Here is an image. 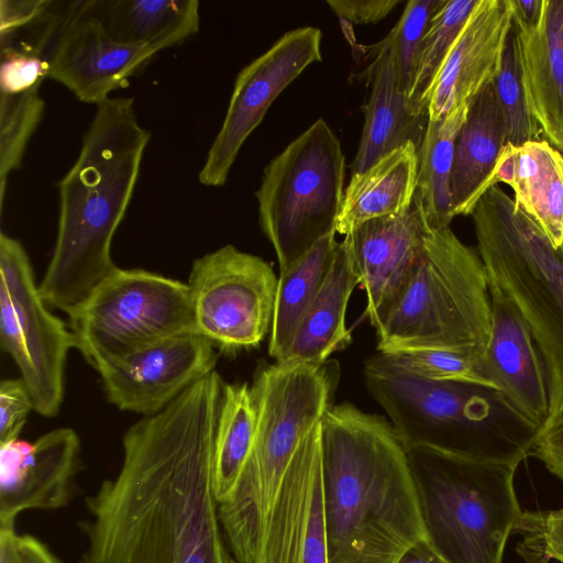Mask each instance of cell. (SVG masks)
Here are the masks:
<instances>
[{"label":"cell","instance_id":"obj_1","mask_svg":"<svg viewBox=\"0 0 563 563\" xmlns=\"http://www.w3.org/2000/svg\"><path fill=\"white\" fill-rule=\"evenodd\" d=\"M222 388L206 376L126 430L119 470L85 499L79 563H239L213 487Z\"/></svg>","mask_w":563,"mask_h":563},{"label":"cell","instance_id":"obj_2","mask_svg":"<svg viewBox=\"0 0 563 563\" xmlns=\"http://www.w3.org/2000/svg\"><path fill=\"white\" fill-rule=\"evenodd\" d=\"M321 449L328 563H397L428 539L408 453L388 420L333 406Z\"/></svg>","mask_w":563,"mask_h":563},{"label":"cell","instance_id":"obj_3","mask_svg":"<svg viewBox=\"0 0 563 563\" xmlns=\"http://www.w3.org/2000/svg\"><path fill=\"white\" fill-rule=\"evenodd\" d=\"M150 137L137 121L133 98H109L97 106L79 155L58 183L57 236L38 285L47 307L68 314L118 268L111 242L132 199Z\"/></svg>","mask_w":563,"mask_h":563},{"label":"cell","instance_id":"obj_4","mask_svg":"<svg viewBox=\"0 0 563 563\" xmlns=\"http://www.w3.org/2000/svg\"><path fill=\"white\" fill-rule=\"evenodd\" d=\"M365 386L405 448H428L520 464L538 429L493 388L415 375L378 353L364 364Z\"/></svg>","mask_w":563,"mask_h":563},{"label":"cell","instance_id":"obj_5","mask_svg":"<svg viewBox=\"0 0 563 563\" xmlns=\"http://www.w3.org/2000/svg\"><path fill=\"white\" fill-rule=\"evenodd\" d=\"M339 364L261 366L251 391L256 429L253 451L232 494L219 504L220 521L239 563H255L264 523L301 441L333 407Z\"/></svg>","mask_w":563,"mask_h":563},{"label":"cell","instance_id":"obj_6","mask_svg":"<svg viewBox=\"0 0 563 563\" xmlns=\"http://www.w3.org/2000/svg\"><path fill=\"white\" fill-rule=\"evenodd\" d=\"M490 319L489 282L478 252L450 227L428 228L411 277L376 331L377 350L452 351L483 362Z\"/></svg>","mask_w":563,"mask_h":563},{"label":"cell","instance_id":"obj_7","mask_svg":"<svg viewBox=\"0 0 563 563\" xmlns=\"http://www.w3.org/2000/svg\"><path fill=\"white\" fill-rule=\"evenodd\" d=\"M471 217L488 280L514 302L544 362L547 428L563 416V246L555 249L498 185L483 195Z\"/></svg>","mask_w":563,"mask_h":563},{"label":"cell","instance_id":"obj_8","mask_svg":"<svg viewBox=\"0 0 563 563\" xmlns=\"http://www.w3.org/2000/svg\"><path fill=\"white\" fill-rule=\"evenodd\" d=\"M428 539L450 563H501L523 512L519 464L407 448Z\"/></svg>","mask_w":563,"mask_h":563},{"label":"cell","instance_id":"obj_9","mask_svg":"<svg viewBox=\"0 0 563 563\" xmlns=\"http://www.w3.org/2000/svg\"><path fill=\"white\" fill-rule=\"evenodd\" d=\"M345 157L341 143L318 119L264 169L255 197L262 232L279 269L336 233L343 200Z\"/></svg>","mask_w":563,"mask_h":563},{"label":"cell","instance_id":"obj_10","mask_svg":"<svg viewBox=\"0 0 563 563\" xmlns=\"http://www.w3.org/2000/svg\"><path fill=\"white\" fill-rule=\"evenodd\" d=\"M75 349L93 367L195 332L188 284L118 267L68 314Z\"/></svg>","mask_w":563,"mask_h":563},{"label":"cell","instance_id":"obj_11","mask_svg":"<svg viewBox=\"0 0 563 563\" xmlns=\"http://www.w3.org/2000/svg\"><path fill=\"white\" fill-rule=\"evenodd\" d=\"M0 344L15 362L34 410L52 418L64 398V373L74 335L51 313L20 241L0 234Z\"/></svg>","mask_w":563,"mask_h":563},{"label":"cell","instance_id":"obj_12","mask_svg":"<svg viewBox=\"0 0 563 563\" xmlns=\"http://www.w3.org/2000/svg\"><path fill=\"white\" fill-rule=\"evenodd\" d=\"M278 277L263 258L227 244L192 262L188 287L195 332L231 353L271 332Z\"/></svg>","mask_w":563,"mask_h":563},{"label":"cell","instance_id":"obj_13","mask_svg":"<svg viewBox=\"0 0 563 563\" xmlns=\"http://www.w3.org/2000/svg\"><path fill=\"white\" fill-rule=\"evenodd\" d=\"M321 38V31L312 26L288 31L241 69L222 126L199 172L202 185L220 187L227 183L243 143L260 125L273 101L310 64L322 59Z\"/></svg>","mask_w":563,"mask_h":563},{"label":"cell","instance_id":"obj_14","mask_svg":"<svg viewBox=\"0 0 563 563\" xmlns=\"http://www.w3.org/2000/svg\"><path fill=\"white\" fill-rule=\"evenodd\" d=\"M158 52L113 40L91 12L90 0L67 1L47 54L48 78L98 106L126 87Z\"/></svg>","mask_w":563,"mask_h":563},{"label":"cell","instance_id":"obj_15","mask_svg":"<svg viewBox=\"0 0 563 563\" xmlns=\"http://www.w3.org/2000/svg\"><path fill=\"white\" fill-rule=\"evenodd\" d=\"M216 346L196 332L177 335L129 355L106 360L98 371L118 409L152 416L214 371Z\"/></svg>","mask_w":563,"mask_h":563},{"label":"cell","instance_id":"obj_16","mask_svg":"<svg viewBox=\"0 0 563 563\" xmlns=\"http://www.w3.org/2000/svg\"><path fill=\"white\" fill-rule=\"evenodd\" d=\"M255 563H328L321 423L290 460L264 523Z\"/></svg>","mask_w":563,"mask_h":563},{"label":"cell","instance_id":"obj_17","mask_svg":"<svg viewBox=\"0 0 563 563\" xmlns=\"http://www.w3.org/2000/svg\"><path fill=\"white\" fill-rule=\"evenodd\" d=\"M80 452L79 437L70 428L52 430L33 443H0V530H15L25 511L66 507L80 470Z\"/></svg>","mask_w":563,"mask_h":563},{"label":"cell","instance_id":"obj_18","mask_svg":"<svg viewBox=\"0 0 563 563\" xmlns=\"http://www.w3.org/2000/svg\"><path fill=\"white\" fill-rule=\"evenodd\" d=\"M428 228L412 202L407 212L368 220L344 235L366 294L365 314L375 331L406 288L423 252Z\"/></svg>","mask_w":563,"mask_h":563},{"label":"cell","instance_id":"obj_19","mask_svg":"<svg viewBox=\"0 0 563 563\" xmlns=\"http://www.w3.org/2000/svg\"><path fill=\"white\" fill-rule=\"evenodd\" d=\"M489 294L492 319L488 346L482 362L484 372L505 400L540 431L549 417L544 362L510 298L492 282Z\"/></svg>","mask_w":563,"mask_h":563},{"label":"cell","instance_id":"obj_20","mask_svg":"<svg viewBox=\"0 0 563 563\" xmlns=\"http://www.w3.org/2000/svg\"><path fill=\"white\" fill-rule=\"evenodd\" d=\"M512 25L508 0H478L432 84L429 120L442 119L494 82Z\"/></svg>","mask_w":563,"mask_h":563},{"label":"cell","instance_id":"obj_21","mask_svg":"<svg viewBox=\"0 0 563 563\" xmlns=\"http://www.w3.org/2000/svg\"><path fill=\"white\" fill-rule=\"evenodd\" d=\"M372 48L375 56L367 68L369 96L351 175L363 173L406 143L412 142L419 150L429 120L413 111L404 92L389 34Z\"/></svg>","mask_w":563,"mask_h":563},{"label":"cell","instance_id":"obj_22","mask_svg":"<svg viewBox=\"0 0 563 563\" xmlns=\"http://www.w3.org/2000/svg\"><path fill=\"white\" fill-rule=\"evenodd\" d=\"M514 29L530 113L547 141L563 153V0H543L534 26Z\"/></svg>","mask_w":563,"mask_h":563},{"label":"cell","instance_id":"obj_23","mask_svg":"<svg viewBox=\"0 0 563 563\" xmlns=\"http://www.w3.org/2000/svg\"><path fill=\"white\" fill-rule=\"evenodd\" d=\"M495 185H508L515 207L544 232L555 249L563 246V153L547 140L506 144L497 162Z\"/></svg>","mask_w":563,"mask_h":563},{"label":"cell","instance_id":"obj_24","mask_svg":"<svg viewBox=\"0 0 563 563\" xmlns=\"http://www.w3.org/2000/svg\"><path fill=\"white\" fill-rule=\"evenodd\" d=\"M506 144L504 119L490 84L470 101L455 141L451 175L454 217L471 216L483 195L496 186L495 170Z\"/></svg>","mask_w":563,"mask_h":563},{"label":"cell","instance_id":"obj_25","mask_svg":"<svg viewBox=\"0 0 563 563\" xmlns=\"http://www.w3.org/2000/svg\"><path fill=\"white\" fill-rule=\"evenodd\" d=\"M358 278L349 244L338 242L325 278L307 309L296 334L279 361L321 364L336 351L350 345L352 336L345 323L350 297Z\"/></svg>","mask_w":563,"mask_h":563},{"label":"cell","instance_id":"obj_26","mask_svg":"<svg viewBox=\"0 0 563 563\" xmlns=\"http://www.w3.org/2000/svg\"><path fill=\"white\" fill-rule=\"evenodd\" d=\"M417 175L418 148L412 142L384 155L363 173L351 175L336 233L345 235L368 220L407 212L413 202Z\"/></svg>","mask_w":563,"mask_h":563},{"label":"cell","instance_id":"obj_27","mask_svg":"<svg viewBox=\"0 0 563 563\" xmlns=\"http://www.w3.org/2000/svg\"><path fill=\"white\" fill-rule=\"evenodd\" d=\"M90 10L113 40L157 51L183 43L199 29L197 0H90Z\"/></svg>","mask_w":563,"mask_h":563},{"label":"cell","instance_id":"obj_28","mask_svg":"<svg viewBox=\"0 0 563 563\" xmlns=\"http://www.w3.org/2000/svg\"><path fill=\"white\" fill-rule=\"evenodd\" d=\"M468 103L439 120H428L418 150V175L413 205L430 229L450 227L454 216L451 201V175L455 141L463 125Z\"/></svg>","mask_w":563,"mask_h":563},{"label":"cell","instance_id":"obj_29","mask_svg":"<svg viewBox=\"0 0 563 563\" xmlns=\"http://www.w3.org/2000/svg\"><path fill=\"white\" fill-rule=\"evenodd\" d=\"M338 242L335 234L320 240L310 251L279 269L268 354L279 361L319 291L330 267Z\"/></svg>","mask_w":563,"mask_h":563},{"label":"cell","instance_id":"obj_30","mask_svg":"<svg viewBox=\"0 0 563 563\" xmlns=\"http://www.w3.org/2000/svg\"><path fill=\"white\" fill-rule=\"evenodd\" d=\"M256 416L247 383H225L213 450V487L218 503L234 490L255 442Z\"/></svg>","mask_w":563,"mask_h":563},{"label":"cell","instance_id":"obj_31","mask_svg":"<svg viewBox=\"0 0 563 563\" xmlns=\"http://www.w3.org/2000/svg\"><path fill=\"white\" fill-rule=\"evenodd\" d=\"M478 0H442L424 35L415 82L409 97L413 111L428 115L432 84Z\"/></svg>","mask_w":563,"mask_h":563},{"label":"cell","instance_id":"obj_32","mask_svg":"<svg viewBox=\"0 0 563 563\" xmlns=\"http://www.w3.org/2000/svg\"><path fill=\"white\" fill-rule=\"evenodd\" d=\"M38 87L0 97V202L3 206L7 178L21 167L27 143L44 113Z\"/></svg>","mask_w":563,"mask_h":563},{"label":"cell","instance_id":"obj_33","mask_svg":"<svg viewBox=\"0 0 563 563\" xmlns=\"http://www.w3.org/2000/svg\"><path fill=\"white\" fill-rule=\"evenodd\" d=\"M493 85L505 123L507 144L519 146L539 140L541 130L528 107L514 25Z\"/></svg>","mask_w":563,"mask_h":563},{"label":"cell","instance_id":"obj_34","mask_svg":"<svg viewBox=\"0 0 563 563\" xmlns=\"http://www.w3.org/2000/svg\"><path fill=\"white\" fill-rule=\"evenodd\" d=\"M382 355L396 366L424 378L470 383L497 390L486 376L482 361L466 354L442 350H421Z\"/></svg>","mask_w":563,"mask_h":563},{"label":"cell","instance_id":"obj_35","mask_svg":"<svg viewBox=\"0 0 563 563\" xmlns=\"http://www.w3.org/2000/svg\"><path fill=\"white\" fill-rule=\"evenodd\" d=\"M442 0H410L388 33L396 52L400 82L408 100L415 82L424 35Z\"/></svg>","mask_w":563,"mask_h":563},{"label":"cell","instance_id":"obj_36","mask_svg":"<svg viewBox=\"0 0 563 563\" xmlns=\"http://www.w3.org/2000/svg\"><path fill=\"white\" fill-rule=\"evenodd\" d=\"M48 73V62L42 56L13 45L1 46V93L16 95L40 87Z\"/></svg>","mask_w":563,"mask_h":563},{"label":"cell","instance_id":"obj_37","mask_svg":"<svg viewBox=\"0 0 563 563\" xmlns=\"http://www.w3.org/2000/svg\"><path fill=\"white\" fill-rule=\"evenodd\" d=\"M34 409L32 396L24 380L11 378L0 385V443L15 441Z\"/></svg>","mask_w":563,"mask_h":563},{"label":"cell","instance_id":"obj_38","mask_svg":"<svg viewBox=\"0 0 563 563\" xmlns=\"http://www.w3.org/2000/svg\"><path fill=\"white\" fill-rule=\"evenodd\" d=\"M529 533L538 552L563 563V508L552 511L529 512Z\"/></svg>","mask_w":563,"mask_h":563},{"label":"cell","instance_id":"obj_39","mask_svg":"<svg viewBox=\"0 0 563 563\" xmlns=\"http://www.w3.org/2000/svg\"><path fill=\"white\" fill-rule=\"evenodd\" d=\"M47 0H0L1 41H7L19 30L31 26L45 11Z\"/></svg>","mask_w":563,"mask_h":563},{"label":"cell","instance_id":"obj_40","mask_svg":"<svg viewBox=\"0 0 563 563\" xmlns=\"http://www.w3.org/2000/svg\"><path fill=\"white\" fill-rule=\"evenodd\" d=\"M328 5L340 18L351 23H377L386 18L399 0H328Z\"/></svg>","mask_w":563,"mask_h":563},{"label":"cell","instance_id":"obj_41","mask_svg":"<svg viewBox=\"0 0 563 563\" xmlns=\"http://www.w3.org/2000/svg\"><path fill=\"white\" fill-rule=\"evenodd\" d=\"M532 456L540 460L549 472L563 481V416L538 432Z\"/></svg>","mask_w":563,"mask_h":563},{"label":"cell","instance_id":"obj_42","mask_svg":"<svg viewBox=\"0 0 563 563\" xmlns=\"http://www.w3.org/2000/svg\"><path fill=\"white\" fill-rule=\"evenodd\" d=\"M18 548L25 563H62L58 556L34 536L19 533Z\"/></svg>","mask_w":563,"mask_h":563},{"label":"cell","instance_id":"obj_43","mask_svg":"<svg viewBox=\"0 0 563 563\" xmlns=\"http://www.w3.org/2000/svg\"><path fill=\"white\" fill-rule=\"evenodd\" d=\"M517 27L534 26L541 16L543 0H508Z\"/></svg>","mask_w":563,"mask_h":563},{"label":"cell","instance_id":"obj_44","mask_svg":"<svg viewBox=\"0 0 563 563\" xmlns=\"http://www.w3.org/2000/svg\"><path fill=\"white\" fill-rule=\"evenodd\" d=\"M397 563H450L424 539L410 548Z\"/></svg>","mask_w":563,"mask_h":563},{"label":"cell","instance_id":"obj_45","mask_svg":"<svg viewBox=\"0 0 563 563\" xmlns=\"http://www.w3.org/2000/svg\"><path fill=\"white\" fill-rule=\"evenodd\" d=\"M16 530H0V563H25L18 548Z\"/></svg>","mask_w":563,"mask_h":563}]
</instances>
